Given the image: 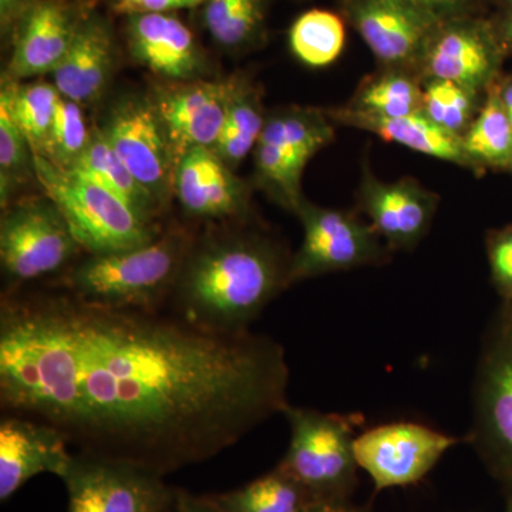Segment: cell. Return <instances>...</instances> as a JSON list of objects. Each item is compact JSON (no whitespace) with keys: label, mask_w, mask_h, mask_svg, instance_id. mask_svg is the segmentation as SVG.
Segmentation results:
<instances>
[{"label":"cell","mask_w":512,"mask_h":512,"mask_svg":"<svg viewBox=\"0 0 512 512\" xmlns=\"http://www.w3.org/2000/svg\"><path fill=\"white\" fill-rule=\"evenodd\" d=\"M67 512H178L180 488L131 464L73 453L59 476Z\"/></svg>","instance_id":"cell-10"},{"label":"cell","mask_w":512,"mask_h":512,"mask_svg":"<svg viewBox=\"0 0 512 512\" xmlns=\"http://www.w3.org/2000/svg\"><path fill=\"white\" fill-rule=\"evenodd\" d=\"M281 343L208 332L174 313L69 293H3L0 404L55 427L77 453L168 476L284 413Z\"/></svg>","instance_id":"cell-1"},{"label":"cell","mask_w":512,"mask_h":512,"mask_svg":"<svg viewBox=\"0 0 512 512\" xmlns=\"http://www.w3.org/2000/svg\"><path fill=\"white\" fill-rule=\"evenodd\" d=\"M220 512H303L308 493L281 467L228 493L200 495Z\"/></svg>","instance_id":"cell-29"},{"label":"cell","mask_w":512,"mask_h":512,"mask_svg":"<svg viewBox=\"0 0 512 512\" xmlns=\"http://www.w3.org/2000/svg\"><path fill=\"white\" fill-rule=\"evenodd\" d=\"M339 13L362 37L379 67L416 74L440 23L410 0H339Z\"/></svg>","instance_id":"cell-14"},{"label":"cell","mask_w":512,"mask_h":512,"mask_svg":"<svg viewBox=\"0 0 512 512\" xmlns=\"http://www.w3.org/2000/svg\"><path fill=\"white\" fill-rule=\"evenodd\" d=\"M174 197L198 221L245 222L248 185L211 148H194L175 165Z\"/></svg>","instance_id":"cell-18"},{"label":"cell","mask_w":512,"mask_h":512,"mask_svg":"<svg viewBox=\"0 0 512 512\" xmlns=\"http://www.w3.org/2000/svg\"><path fill=\"white\" fill-rule=\"evenodd\" d=\"M288 43L292 55L305 66L312 69L328 67L345 49V19L332 10H308L292 23Z\"/></svg>","instance_id":"cell-30"},{"label":"cell","mask_w":512,"mask_h":512,"mask_svg":"<svg viewBox=\"0 0 512 512\" xmlns=\"http://www.w3.org/2000/svg\"><path fill=\"white\" fill-rule=\"evenodd\" d=\"M59 207L43 194L3 208L0 218V265L9 291L66 268L82 254Z\"/></svg>","instance_id":"cell-8"},{"label":"cell","mask_w":512,"mask_h":512,"mask_svg":"<svg viewBox=\"0 0 512 512\" xmlns=\"http://www.w3.org/2000/svg\"><path fill=\"white\" fill-rule=\"evenodd\" d=\"M291 261L276 239L258 231L195 237L168 299L171 313L208 332H245L291 286Z\"/></svg>","instance_id":"cell-2"},{"label":"cell","mask_w":512,"mask_h":512,"mask_svg":"<svg viewBox=\"0 0 512 512\" xmlns=\"http://www.w3.org/2000/svg\"><path fill=\"white\" fill-rule=\"evenodd\" d=\"M484 2L491 3V5H494L497 10L511 8L512 6V0H484Z\"/></svg>","instance_id":"cell-42"},{"label":"cell","mask_w":512,"mask_h":512,"mask_svg":"<svg viewBox=\"0 0 512 512\" xmlns=\"http://www.w3.org/2000/svg\"><path fill=\"white\" fill-rule=\"evenodd\" d=\"M301 221V247L292 255L289 285L332 272L383 265L390 251L372 224L355 212L320 207L303 198L295 212Z\"/></svg>","instance_id":"cell-9"},{"label":"cell","mask_w":512,"mask_h":512,"mask_svg":"<svg viewBox=\"0 0 512 512\" xmlns=\"http://www.w3.org/2000/svg\"><path fill=\"white\" fill-rule=\"evenodd\" d=\"M117 67L113 29L96 13L84 16L66 56L52 73V83L66 99L83 107L99 103Z\"/></svg>","instance_id":"cell-21"},{"label":"cell","mask_w":512,"mask_h":512,"mask_svg":"<svg viewBox=\"0 0 512 512\" xmlns=\"http://www.w3.org/2000/svg\"><path fill=\"white\" fill-rule=\"evenodd\" d=\"M303 512H370L350 500H311Z\"/></svg>","instance_id":"cell-39"},{"label":"cell","mask_w":512,"mask_h":512,"mask_svg":"<svg viewBox=\"0 0 512 512\" xmlns=\"http://www.w3.org/2000/svg\"><path fill=\"white\" fill-rule=\"evenodd\" d=\"M491 281L501 299L512 296V224L488 232L485 239Z\"/></svg>","instance_id":"cell-34"},{"label":"cell","mask_w":512,"mask_h":512,"mask_svg":"<svg viewBox=\"0 0 512 512\" xmlns=\"http://www.w3.org/2000/svg\"><path fill=\"white\" fill-rule=\"evenodd\" d=\"M325 110L336 126L367 131L389 143L473 171L461 138L437 127L423 113L404 117H376L356 113L346 106Z\"/></svg>","instance_id":"cell-22"},{"label":"cell","mask_w":512,"mask_h":512,"mask_svg":"<svg viewBox=\"0 0 512 512\" xmlns=\"http://www.w3.org/2000/svg\"><path fill=\"white\" fill-rule=\"evenodd\" d=\"M201 8L202 25L221 49L247 52L264 43L268 0H205Z\"/></svg>","instance_id":"cell-26"},{"label":"cell","mask_w":512,"mask_h":512,"mask_svg":"<svg viewBox=\"0 0 512 512\" xmlns=\"http://www.w3.org/2000/svg\"><path fill=\"white\" fill-rule=\"evenodd\" d=\"M72 454L69 441L55 427L6 414L0 421V501L6 503L39 474L59 477Z\"/></svg>","instance_id":"cell-20"},{"label":"cell","mask_w":512,"mask_h":512,"mask_svg":"<svg viewBox=\"0 0 512 512\" xmlns=\"http://www.w3.org/2000/svg\"><path fill=\"white\" fill-rule=\"evenodd\" d=\"M36 180L35 160L29 141L0 101V202L2 208L16 201V192Z\"/></svg>","instance_id":"cell-32"},{"label":"cell","mask_w":512,"mask_h":512,"mask_svg":"<svg viewBox=\"0 0 512 512\" xmlns=\"http://www.w3.org/2000/svg\"><path fill=\"white\" fill-rule=\"evenodd\" d=\"M493 22L495 33L503 46L505 55L512 56V6L511 8L498 9L493 16H490Z\"/></svg>","instance_id":"cell-38"},{"label":"cell","mask_w":512,"mask_h":512,"mask_svg":"<svg viewBox=\"0 0 512 512\" xmlns=\"http://www.w3.org/2000/svg\"><path fill=\"white\" fill-rule=\"evenodd\" d=\"M335 126L323 109L286 106L266 116L254 148L255 184L276 204L295 214L303 201L306 165L335 140Z\"/></svg>","instance_id":"cell-7"},{"label":"cell","mask_w":512,"mask_h":512,"mask_svg":"<svg viewBox=\"0 0 512 512\" xmlns=\"http://www.w3.org/2000/svg\"><path fill=\"white\" fill-rule=\"evenodd\" d=\"M461 439L417 423H390L356 437L357 464L376 491L419 483Z\"/></svg>","instance_id":"cell-13"},{"label":"cell","mask_w":512,"mask_h":512,"mask_svg":"<svg viewBox=\"0 0 512 512\" xmlns=\"http://www.w3.org/2000/svg\"><path fill=\"white\" fill-rule=\"evenodd\" d=\"M484 97L450 80L424 79L421 113L437 127L461 138L476 119Z\"/></svg>","instance_id":"cell-31"},{"label":"cell","mask_w":512,"mask_h":512,"mask_svg":"<svg viewBox=\"0 0 512 512\" xmlns=\"http://www.w3.org/2000/svg\"><path fill=\"white\" fill-rule=\"evenodd\" d=\"M59 97L60 93L52 82L2 79L0 101L8 106L10 116L37 156L45 157L49 150Z\"/></svg>","instance_id":"cell-27"},{"label":"cell","mask_w":512,"mask_h":512,"mask_svg":"<svg viewBox=\"0 0 512 512\" xmlns=\"http://www.w3.org/2000/svg\"><path fill=\"white\" fill-rule=\"evenodd\" d=\"M194 239L187 228L175 225L141 247L86 254L57 278L55 286L92 305L163 311Z\"/></svg>","instance_id":"cell-3"},{"label":"cell","mask_w":512,"mask_h":512,"mask_svg":"<svg viewBox=\"0 0 512 512\" xmlns=\"http://www.w3.org/2000/svg\"><path fill=\"white\" fill-rule=\"evenodd\" d=\"M505 490V511L512 512V487L504 488Z\"/></svg>","instance_id":"cell-43"},{"label":"cell","mask_w":512,"mask_h":512,"mask_svg":"<svg viewBox=\"0 0 512 512\" xmlns=\"http://www.w3.org/2000/svg\"><path fill=\"white\" fill-rule=\"evenodd\" d=\"M410 2L439 22L463 18V16L485 15L484 0H410Z\"/></svg>","instance_id":"cell-35"},{"label":"cell","mask_w":512,"mask_h":512,"mask_svg":"<svg viewBox=\"0 0 512 512\" xmlns=\"http://www.w3.org/2000/svg\"><path fill=\"white\" fill-rule=\"evenodd\" d=\"M84 16L69 0H39L13 36L3 79L28 82L55 72Z\"/></svg>","instance_id":"cell-19"},{"label":"cell","mask_w":512,"mask_h":512,"mask_svg":"<svg viewBox=\"0 0 512 512\" xmlns=\"http://www.w3.org/2000/svg\"><path fill=\"white\" fill-rule=\"evenodd\" d=\"M70 171L89 178L93 183L109 191L147 224L161 227L158 221L165 211L154 200L153 195L138 183L126 165L121 163L113 148L101 136L97 126L93 127L92 140L82 158Z\"/></svg>","instance_id":"cell-23"},{"label":"cell","mask_w":512,"mask_h":512,"mask_svg":"<svg viewBox=\"0 0 512 512\" xmlns=\"http://www.w3.org/2000/svg\"><path fill=\"white\" fill-rule=\"evenodd\" d=\"M466 440L504 488L512 487V319L503 309L485 333Z\"/></svg>","instance_id":"cell-6"},{"label":"cell","mask_w":512,"mask_h":512,"mask_svg":"<svg viewBox=\"0 0 512 512\" xmlns=\"http://www.w3.org/2000/svg\"><path fill=\"white\" fill-rule=\"evenodd\" d=\"M507 171H508V173L512 174V154H511V158H510V163H508Z\"/></svg>","instance_id":"cell-46"},{"label":"cell","mask_w":512,"mask_h":512,"mask_svg":"<svg viewBox=\"0 0 512 512\" xmlns=\"http://www.w3.org/2000/svg\"><path fill=\"white\" fill-rule=\"evenodd\" d=\"M238 76L165 82L148 94L173 148L175 165L188 151L212 148L217 143Z\"/></svg>","instance_id":"cell-15"},{"label":"cell","mask_w":512,"mask_h":512,"mask_svg":"<svg viewBox=\"0 0 512 512\" xmlns=\"http://www.w3.org/2000/svg\"><path fill=\"white\" fill-rule=\"evenodd\" d=\"M37 2L39 0H0V29L3 39L6 37L12 42L20 23L35 8Z\"/></svg>","instance_id":"cell-37"},{"label":"cell","mask_w":512,"mask_h":512,"mask_svg":"<svg viewBox=\"0 0 512 512\" xmlns=\"http://www.w3.org/2000/svg\"><path fill=\"white\" fill-rule=\"evenodd\" d=\"M461 141L474 174L507 171L512 154V126L498 94V83L485 93L483 106Z\"/></svg>","instance_id":"cell-28"},{"label":"cell","mask_w":512,"mask_h":512,"mask_svg":"<svg viewBox=\"0 0 512 512\" xmlns=\"http://www.w3.org/2000/svg\"><path fill=\"white\" fill-rule=\"evenodd\" d=\"M178 512H220L205 503L201 497L192 495L188 491L180 490L178 495Z\"/></svg>","instance_id":"cell-40"},{"label":"cell","mask_w":512,"mask_h":512,"mask_svg":"<svg viewBox=\"0 0 512 512\" xmlns=\"http://www.w3.org/2000/svg\"><path fill=\"white\" fill-rule=\"evenodd\" d=\"M37 183L43 188L86 254L126 251L154 241L164 228L138 218L126 204L89 178L63 170L33 154Z\"/></svg>","instance_id":"cell-5"},{"label":"cell","mask_w":512,"mask_h":512,"mask_svg":"<svg viewBox=\"0 0 512 512\" xmlns=\"http://www.w3.org/2000/svg\"><path fill=\"white\" fill-rule=\"evenodd\" d=\"M288 451L278 467L312 500H350L357 485L355 431L360 414L323 413L288 404Z\"/></svg>","instance_id":"cell-4"},{"label":"cell","mask_w":512,"mask_h":512,"mask_svg":"<svg viewBox=\"0 0 512 512\" xmlns=\"http://www.w3.org/2000/svg\"><path fill=\"white\" fill-rule=\"evenodd\" d=\"M507 59L490 16H463L436 26L421 57L419 74L421 80H450L485 94L504 76Z\"/></svg>","instance_id":"cell-12"},{"label":"cell","mask_w":512,"mask_h":512,"mask_svg":"<svg viewBox=\"0 0 512 512\" xmlns=\"http://www.w3.org/2000/svg\"><path fill=\"white\" fill-rule=\"evenodd\" d=\"M187 2L188 5H190V8H198V6H201L205 0H187Z\"/></svg>","instance_id":"cell-45"},{"label":"cell","mask_w":512,"mask_h":512,"mask_svg":"<svg viewBox=\"0 0 512 512\" xmlns=\"http://www.w3.org/2000/svg\"><path fill=\"white\" fill-rule=\"evenodd\" d=\"M498 94H500L501 103H503L505 113L511 121L512 126V73L505 74L498 82Z\"/></svg>","instance_id":"cell-41"},{"label":"cell","mask_w":512,"mask_h":512,"mask_svg":"<svg viewBox=\"0 0 512 512\" xmlns=\"http://www.w3.org/2000/svg\"><path fill=\"white\" fill-rule=\"evenodd\" d=\"M126 39L133 59L165 82H197L211 72L207 53L174 12L130 16Z\"/></svg>","instance_id":"cell-17"},{"label":"cell","mask_w":512,"mask_h":512,"mask_svg":"<svg viewBox=\"0 0 512 512\" xmlns=\"http://www.w3.org/2000/svg\"><path fill=\"white\" fill-rule=\"evenodd\" d=\"M97 128L138 183L167 210L174 197L175 160L150 96L120 97Z\"/></svg>","instance_id":"cell-11"},{"label":"cell","mask_w":512,"mask_h":512,"mask_svg":"<svg viewBox=\"0 0 512 512\" xmlns=\"http://www.w3.org/2000/svg\"><path fill=\"white\" fill-rule=\"evenodd\" d=\"M348 109L366 116L404 117L421 113L423 80L419 74L402 69L379 67L363 77Z\"/></svg>","instance_id":"cell-25"},{"label":"cell","mask_w":512,"mask_h":512,"mask_svg":"<svg viewBox=\"0 0 512 512\" xmlns=\"http://www.w3.org/2000/svg\"><path fill=\"white\" fill-rule=\"evenodd\" d=\"M440 197L416 178L382 181L363 168L357 210L369 218L390 251H413L429 234Z\"/></svg>","instance_id":"cell-16"},{"label":"cell","mask_w":512,"mask_h":512,"mask_svg":"<svg viewBox=\"0 0 512 512\" xmlns=\"http://www.w3.org/2000/svg\"><path fill=\"white\" fill-rule=\"evenodd\" d=\"M266 116L261 87L247 76H238L220 136L211 150L231 170H237L245 158L254 153Z\"/></svg>","instance_id":"cell-24"},{"label":"cell","mask_w":512,"mask_h":512,"mask_svg":"<svg viewBox=\"0 0 512 512\" xmlns=\"http://www.w3.org/2000/svg\"><path fill=\"white\" fill-rule=\"evenodd\" d=\"M92 134L93 128L87 126L83 107L60 94L45 157L63 170H73L89 146Z\"/></svg>","instance_id":"cell-33"},{"label":"cell","mask_w":512,"mask_h":512,"mask_svg":"<svg viewBox=\"0 0 512 512\" xmlns=\"http://www.w3.org/2000/svg\"><path fill=\"white\" fill-rule=\"evenodd\" d=\"M111 9L117 15L130 18L153 13H173L175 10L191 8L187 0H111Z\"/></svg>","instance_id":"cell-36"},{"label":"cell","mask_w":512,"mask_h":512,"mask_svg":"<svg viewBox=\"0 0 512 512\" xmlns=\"http://www.w3.org/2000/svg\"><path fill=\"white\" fill-rule=\"evenodd\" d=\"M501 309H503V311L512 319V296L511 298L504 299Z\"/></svg>","instance_id":"cell-44"}]
</instances>
